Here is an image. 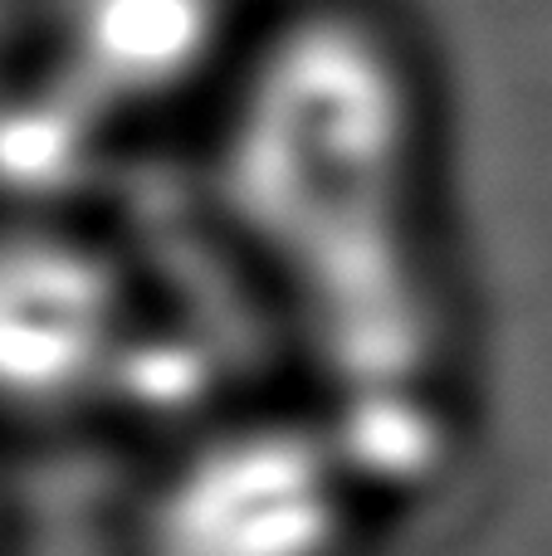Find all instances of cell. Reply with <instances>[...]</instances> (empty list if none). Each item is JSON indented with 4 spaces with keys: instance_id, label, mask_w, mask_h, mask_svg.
Returning <instances> with one entry per match:
<instances>
[{
    "instance_id": "6da1fadb",
    "label": "cell",
    "mask_w": 552,
    "mask_h": 556,
    "mask_svg": "<svg viewBox=\"0 0 552 556\" xmlns=\"http://www.w3.org/2000/svg\"><path fill=\"white\" fill-rule=\"evenodd\" d=\"M362 473L303 415H225L172 444L137 508V556H357Z\"/></svg>"
},
{
    "instance_id": "7a4b0ae2",
    "label": "cell",
    "mask_w": 552,
    "mask_h": 556,
    "mask_svg": "<svg viewBox=\"0 0 552 556\" xmlns=\"http://www.w3.org/2000/svg\"><path fill=\"white\" fill-rule=\"evenodd\" d=\"M147 342L133 278L93 230L0 215V420L64 425L123 401Z\"/></svg>"
},
{
    "instance_id": "3957f363",
    "label": "cell",
    "mask_w": 552,
    "mask_h": 556,
    "mask_svg": "<svg viewBox=\"0 0 552 556\" xmlns=\"http://www.w3.org/2000/svg\"><path fill=\"white\" fill-rule=\"evenodd\" d=\"M29 54L127 132L230 93L254 49L244 0H39Z\"/></svg>"
},
{
    "instance_id": "277c9868",
    "label": "cell",
    "mask_w": 552,
    "mask_h": 556,
    "mask_svg": "<svg viewBox=\"0 0 552 556\" xmlns=\"http://www.w3.org/2000/svg\"><path fill=\"white\" fill-rule=\"evenodd\" d=\"M117 137L123 127L45 59L25 54L0 68V215L74 220Z\"/></svg>"
}]
</instances>
